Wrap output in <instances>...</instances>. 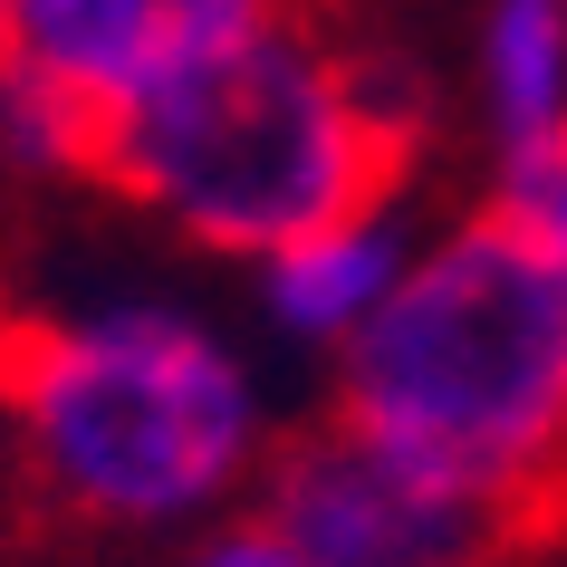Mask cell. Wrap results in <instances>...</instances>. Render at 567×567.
Returning a JSON list of instances; mask_svg holds the SVG:
<instances>
[{"label":"cell","instance_id":"1","mask_svg":"<svg viewBox=\"0 0 567 567\" xmlns=\"http://www.w3.org/2000/svg\"><path fill=\"white\" fill-rule=\"evenodd\" d=\"M328 414L472 491L538 567L567 538V250L509 203L472 212L357 318Z\"/></svg>","mask_w":567,"mask_h":567},{"label":"cell","instance_id":"2","mask_svg":"<svg viewBox=\"0 0 567 567\" xmlns=\"http://www.w3.org/2000/svg\"><path fill=\"white\" fill-rule=\"evenodd\" d=\"M414 135L423 96L394 68L337 59V39L289 10L145 96L96 106L78 174L174 212L212 250H289L365 231L414 174Z\"/></svg>","mask_w":567,"mask_h":567},{"label":"cell","instance_id":"3","mask_svg":"<svg viewBox=\"0 0 567 567\" xmlns=\"http://www.w3.org/2000/svg\"><path fill=\"white\" fill-rule=\"evenodd\" d=\"M0 414L20 423V509L39 538L193 509L250 462V394L183 318L78 328L0 299Z\"/></svg>","mask_w":567,"mask_h":567},{"label":"cell","instance_id":"4","mask_svg":"<svg viewBox=\"0 0 567 567\" xmlns=\"http://www.w3.org/2000/svg\"><path fill=\"white\" fill-rule=\"evenodd\" d=\"M260 529H279L308 567H519L472 491L357 433L347 414H318L269 443Z\"/></svg>","mask_w":567,"mask_h":567},{"label":"cell","instance_id":"5","mask_svg":"<svg viewBox=\"0 0 567 567\" xmlns=\"http://www.w3.org/2000/svg\"><path fill=\"white\" fill-rule=\"evenodd\" d=\"M299 0H10V59L59 87L125 106L154 78L289 20Z\"/></svg>","mask_w":567,"mask_h":567},{"label":"cell","instance_id":"6","mask_svg":"<svg viewBox=\"0 0 567 567\" xmlns=\"http://www.w3.org/2000/svg\"><path fill=\"white\" fill-rule=\"evenodd\" d=\"M481 68H491L501 145L538 154L567 125V0H501L491 39H481Z\"/></svg>","mask_w":567,"mask_h":567},{"label":"cell","instance_id":"7","mask_svg":"<svg viewBox=\"0 0 567 567\" xmlns=\"http://www.w3.org/2000/svg\"><path fill=\"white\" fill-rule=\"evenodd\" d=\"M394 289V250L385 231H318V240H289L269 250V299L289 328H357L365 308Z\"/></svg>","mask_w":567,"mask_h":567},{"label":"cell","instance_id":"8","mask_svg":"<svg viewBox=\"0 0 567 567\" xmlns=\"http://www.w3.org/2000/svg\"><path fill=\"white\" fill-rule=\"evenodd\" d=\"M193 567H308V558H299V548H289L279 529H260V519H250V529H221Z\"/></svg>","mask_w":567,"mask_h":567},{"label":"cell","instance_id":"9","mask_svg":"<svg viewBox=\"0 0 567 567\" xmlns=\"http://www.w3.org/2000/svg\"><path fill=\"white\" fill-rule=\"evenodd\" d=\"M0 68H10V0H0Z\"/></svg>","mask_w":567,"mask_h":567},{"label":"cell","instance_id":"10","mask_svg":"<svg viewBox=\"0 0 567 567\" xmlns=\"http://www.w3.org/2000/svg\"><path fill=\"white\" fill-rule=\"evenodd\" d=\"M299 20H308V0H299Z\"/></svg>","mask_w":567,"mask_h":567}]
</instances>
